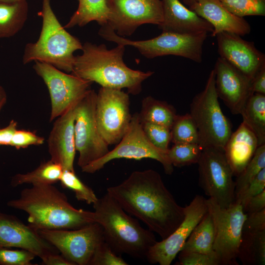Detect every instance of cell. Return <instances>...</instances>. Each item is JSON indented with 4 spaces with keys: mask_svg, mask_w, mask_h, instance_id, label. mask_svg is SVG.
<instances>
[{
    "mask_svg": "<svg viewBox=\"0 0 265 265\" xmlns=\"http://www.w3.org/2000/svg\"><path fill=\"white\" fill-rule=\"evenodd\" d=\"M106 192L162 239L173 233L185 217V207L177 203L160 174L153 169L133 171L121 184L108 187Z\"/></svg>",
    "mask_w": 265,
    "mask_h": 265,
    "instance_id": "6da1fadb",
    "label": "cell"
},
{
    "mask_svg": "<svg viewBox=\"0 0 265 265\" xmlns=\"http://www.w3.org/2000/svg\"><path fill=\"white\" fill-rule=\"evenodd\" d=\"M7 205L26 212L28 224L37 231L77 229L95 223L93 212L74 208L66 195L53 185L26 188Z\"/></svg>",
    "mask_w": 265,
    "mask_h": 265,
    "instance_id": "7a4b0ae2",
    "label": "cell"
},
{
    "mask_svg": "<svg viewBox=\"0 0 265 265\" xmlns=\"http://www.w3.org/2000/svg\"><path fill=\"white\" fill-rule=\"evenodd\" d=\"M125 46L118 45L107 49L106 45L86 42L80 55L75 56L71 74L83 80L95 82L102 87L121 89L129 93H140L142 82L154 72L133 70L124 63Z\"/></svg>",
    "mask_w": 265,
    "mask_h": 265,
    "instance_id": "3957f363",
    "label": "cell"
},
{
    "mask_svg": "<svg viewBox=\"0 0 265 265\" xmlns=\"http://www.w3.org/2000/svg\"><path fill=\"white\" fill-rule=\"evenodd\" d=\"M93 205L94 221L102 227L105 240L113 250L146 258L157 241L153 232L142 227L107 192Z\"/></svg>",
    "mask_w": 265,
    "mask_h": 265,
    "instance_id": "277c9868",
    "label": "cell"
},
{
    "mask_svg": "<svg viewBox=\"0 0 265 265\" xmlns=\"http://www.w3.org/2000/svg\"><path fill=\"white\" fill-rule=\"evenodd\" d=\"M38 15L42 19L40 34L35 42L26 45L23 64L38 61L71 73L75 58L74 53L82 50V44L60 24L52 8L50 0H42V10Z\"/></svg>",
    "mask_w": 265,
    "mask_h": 265,
    "instance_id": "5b68a950",
    "label": "cell"
},
{
    "mask_svg": "<svg viewBox=\"0 0 265 265\" xmlns=\"http://www.w3.org/2000/svg\"><path fill=\"white\" fill-rule=\"evenodd\" d=\"M189 114L197 127L201 148L213 147L224 150L233 132L232 126L218 102L213 69L209 74L204 89L193 98Z\"/></svg>",
    "mask_w": 265,
    "mask_h": 265,
    "instance_id": "8992f818",
    "label": "cell"
},
{
    "mask_svg": "<svg viewBox=\"0 0 265 265\" xmlns=\"http://www.w3.org/2000/svg\"><path fill=\"white\" fill-rule=\"evenodd\" d=\"M98 34L106 40L115 42L118 45L133 47L148 58L174 55L201 63L203 46L208 33L183 34L162 32L159 35L148 40L133 41L118 35L107 25H106L102 26Z\"/></svg>",
    "mask_w": 265,
    "mask_h": 265,
    "instance_id": "52a82bcc",
    "label": "cell"
},
{
    "mask_svg": "<svg viewBox=\"0 0 265 265\" xmlns=\"http://www.w3.org/2000/svg\"><path fill=\"white\" fill-rule=\"evenodd\" d=\"M207 203L214 228L213 250L220 265H238V252L247 214L237 202L228 208L220 207L211 198L207 199Z\"/></svg>",
    "mask_w": 265,
    "mask_h": 265,
    "instance_id": "ba28073f",
    "label": "cell"
},
{
    "mask_svg": "<svg viewBox=\"0 0 265 265\" xmlns=\"http://www.w3.org/2000/svg\"><path fill=\"white\" fill-rule=\"evenodd\" d=\"M148 158L158 161L166 174L173 172V166L166 153L155 147L145 135L138 113L132 116L129 129L116 147L101 158L81 168L83 172L94 173L102 169L115 159H127L140 160Z\"/></svg>",
    "mask_w": 265,
    "mask_h": 265,
    "instance_id": "9c48e42d",
    "label": "cell"
},
{
    "mask_svg": "<svg viewBox=\"0 0 265 265\" xmlns=\"http://www.w3.org/2000/svg\"><path fill=\"white\" fill-rule=\"evenodd\" d=\"M199 185L206 195L221 208L235 202V181L224 150L213 147L202 149L197 163Z\"/></svg>",
    "mask_w": 265,
    "mask_h": 265,
    "instance_id": "30bf717a",
    "label": "cell"
},
{
    "mask_svg": "<svg viewBox=\"0 0 265 265\" xmlns=\"http://www.w3.org/2000/svg\"><path fill=\"white\" fill-rule=\"evenodd\" d=\"M97 93L90 89L75 107L74 132L78 165L81 168L101 158L108 151V145L100 134L96 120Z\"/></svg>",
    "mask_w": 265,
    "mask_h": 265,
    "instance_id": "8fae6325",
    "label": "cell"
},
{
    "mask_svg": "<svg viewBox=\"0 0 265 265\" xmlns=\"http://www.w3.org/2000/svg\"><path fill=\"white\" fill-rule=\"evenodd\" d=\"M33 68L47 86L51 102L50 122L76 104L91 89L93 82L35 61Z\"/></svg>",
    "mask_w": 265,
    "mask_h": 265,
    "instance_id": "7c38bea8",
    "label": "cell"
},
{
    "mask_svg": "<svg viewBox=\"0 0 265 265\" xmlns=\"http://www.w3.org/2000/svg\"><path fill=\"white\" fill-rule=\"evenodd\" d=\"M95 116L103 138L108 145L117 144L132 119L128 94L121 89L101 87L97 93Z\"/></svg>",
    "mask_w": 265,
    "mask_h": 265,
    "instance_id": "4fadbf2b",
    "label": "cell"
},
{
    "mask_svg": "<svg viewBox=\"0 0 265 265\" xmlns=\"http://www.w3.org/2000/svg\"><path fill=\"white\" fill-rule=\"evenodd\" d=\"M37 231L74 265H89L96 248L105 241L102 228L97 223L77 229Z\"/></svg>",
    "mask_w": 265,
    "mask_h": 265,
    "instance_id": "5bb4252c",
    "label": "cell"
},
{
    "mask_svg": "<svg viewBox=\"0 0 265 265\" xmlns=\"http://www.w3.org/2000/svg\"><path fill=\"white\" fill-rule=\"evenodd\" d=\"M107 25L118 35L129 36L140 26H159L163 20L160 0H107Z\"/></svg>",
    "mask_w": 265,
    "mask_h": 265,
    "instance_id": "9a60e30c",
    "label": "cell"
},
{
    "mask_svg": "<svg viewBox=\"0 0 265 265\" xmlns=\"http://www.w3.org/2000/svg\"><path fill=\"white\" fill-rule=\"evenodd\" d=\"M207 212V199L196 195L185 207V217L178 228L167 238L157 241L150 248L146 257L147 261L153 264L170 265Z\"/></svg>",
    "mask_w": 265,
    "mask_h": 265,
    "instance_id": "2e32d148",
    "label": "cell"
},
{
    "mask_svg": "<svg viewBox=\"0 0 265 265\" xmlns=\"http://www.w3.org/2000/svg\"><path fill=\"white\" fill-rule=\"evenodd\" d=\"M220 57L248 78L251 81L265 65V55L259 51L253 42L243 39L233 33L216 34Z\"/></svg>",
    "mask_w": 265,
    "mask_h": 265,
    "instance_id": "e0dca14e",
    "label": "cell"
},
{
    "mask_svg": "<svg viewBox=\"0 0 265 265\" xmlns=\"http://www.w3.org/2000/svg\"><path fill=\"white\" fill-rule=\"evenodd\" d=\"M215 84L220 98L233 114H241L245 104L253 94L251 80L219 57L213 69Z\"/></svg>",
    "mask_w": 265,
    "mask_h": 265,
    "instance_id": "ac0fdd59",
    "label": "cell"
},
{
    "mask_svg": "<svg viewBox=\"0 0 265 265\" xmlns=\"http://www.w3.org/2000/svg\"><path fill=\"white\" fill-rule=\"evenodd\" d=\"M0 247L28 250L43 259L56 249L28 224L18 218L0 212ZM57 250V249H56Z\"/></svg>",
    "mask_w": 265,
    "mask_h": 265,
    "instance_id": "d6986e66",
    "label": "cell"
},
{
    "mask_svg": "<svg viewBox=\"0 0 265 265\" xmlns=\"http://www.w3.org/2000/svg\"><path fill=\"white\" fill-rule=\"evenodd\" d=\"M76 105L57 118L47 140L51 159L59 164L63 170L72 171H75L77 151L74 132Z\"/></svg>",
    "mask_w": 265,
    "mask_h": 265,
    "instance_id": "ffe728a7",
    "label": "cell"
},
{
    "mask_svg": "<svg viewBox=\"0 0 265 265\" xmlns=\"http://www.w3.org/2000/svg\"><path fill=\"white\" fill-rule=\"evenodd\" d=\"M163 20L158 26L162 32L191 34L211 32L212 25L187 8L179 0H162Z\"/></svg>",
    "mask_w": 265,
    "mask_h": 265,
    "instance_id": "44dd1931",
    "label": "cell"
},
{
    "mask_svg": "<svg viewBox=\"0 0 265 265\" xmlns=\"http://www.w3.org/2000/svg\"><path fill=\"white\" fill-rule=\"evenodd\" d=\"M189 9L212 25L213 37L223 31L240 36L248 34L251 31L249 23L243 18L230 12L219 0H196Z\"/></svg>",
    "mask_w": 265,
    "mask_h": 265,
    "instance_id": "7402d4cb",
    "label": "cell"
},
{
    "mask_svg": "<svg viewBox=\"0 0 265 265\" xmlns=\"http://www.w3.org/2000/svg\"><path fill=\"white\" fill-rule=\"evenodd\" d=\"M259 146L257 137L243 122L232 132L227 141L224 152L234 176L241 173Z\"/></svg>",
    "mask_w": 265,
    "mask_h": 265,
    "instance_id": "603a6c76",
    "label": "cell"
},
{
    "mask_svg": "<svg viewBox=\"0 0 265 265\" xmlns=\"http://www.w3.org/2000/svg\"><path fill=\"white\" fill-rule=\"evenodd\" d=\"M78 7L70 17L65 28L83 26L92 21L101 26L107 23L108 9L107 0H78Z\"/></svg>",
    "mask_w": 265,
    "mask_h": 265,
    "instance_id": "cb8c5ba5",
    "label": "cell"
},
{
    "mask_svg": "<svg viewBox=\"0 0 265 265\" xmlns=\"http://www.w3.org/2000/svg\"><path fill=\"white\" fill-rule=\"evenodd\" d=\"M26 0L0 3V38H9L18 33L27 19Z\"/></svg>",
    "mask_w": 265,
    "mask_h": 265,
    "instance_id": "d4e9b609",
    "label": "cell"
},
{
    "mask_svg": "<svg viewBox=\"0 0 265 265\" xmlns=\"http://www.w3.org/2000/svg\"><path fill=\"white\" fill-rule=\"evenodd\" d=\"M243 121L257 138L259 145L265 144V95L253 93L241 111Z\"/></svg>",
    "mask_w": 265,
    "mask_h": 265,
    "instance_id": "484cf974",
    "label": "cell"
},
{
    "mask_svg": "<svg viewBox=\"0 0 265 265\" xmlns=\"http://www.w3.org/2000/svg\"><path fill=\"white\" fill-rule=\"evenodd\" d=\"M214 240L213 222L208 211L194 228L180 251L211 253L213 251Z\"/></svg>",
    "mask_w": 265,
    "mask_h": 265,
    "instance_id": "4316f807",
    "label": "cell"
},
{
    "mask_svg": "<svg viewBox=\"0 0 265 265\" xmlns=\"http://www.w3.org/2000/svg\"><path fill=\"white\" fill-rule=\"evenodd\" d=\"M63 169L51 159L44 161L34 170L25 174L18 173L11 179V185L17 186L24 184L32 186L53 185L59 181Z\"/></svg>",
    "mask_w": 265,
    "mask_h": 265,
    "instance_id": "83f0119b",
    "label": "cell"
},
{
    "mask_svg": "<svg viewBox=\"0 0 265 265\" xmlns=\"http://www.w3.org/2000/svg\"><path fill=\"white\" fill-rule=\"evenodd\" d=\"M139 114L140 121L165 126L171 130L177 116L174 107L151 96L143 99Z\"/></svg>",
    "mask_w": 265,
    "mask_h": 265,
    "instance_id": "f1b7e54d",
    "label": "cell"
},
{
    "mask_svg": "<svg viewBox=\"0 0 265 265\" xmlns=\"http://www.w3.org/2000/svg\"><path fill=\"white\" fill-rule=\"evenodd\" d=\"M238 258L244 265H265V230L242 233Z\"/></svg>",
    "mask_w": 265,
    "mask_h": 265,
    "instance_id": "f546056e",
    "label": "cell"
},
{
    "mask_svg": "<svg viewBox=\"0 0 265 265\" xmlns=\"http://www.w3.org/2000/svg\"><path fill=\"white\" fill-rule=\"evenodd\" d=\"M171 141L175 144H199V134L196 124L189 113L177 115L171 129Z\"/></svg>",
    "mask_w": 265,
    "mask_h": 265,
    "instance_id": "4dcf8cb0",
    "label": "cell"
},
{
    "mask_svg": "<svg viewBox=\"0 0 265 265\" xmlns=\"http://www.w3.org/2000/svg\"><path fill=\"white\" fill-rule=\"evenodd\" d=\"M264 168H265V144L258 147L250 162L237 177L235 181L236 198L246 188Z\"/></svg>",
    "mask_w": 265,
    "mask_h": 265,
    "instance_id": "1f68e13d",
    "label": "cell"
},
{
    "mask_svg": "<svg viewBox=\"0 0 265 265\" xmlns=\"http://www.w3.org/2000/svg\"><path fill=\"white\" fill-rule=\"evenodd\" d=\"M202 150L198 144H175L166 155L173 166L181 167L197 163Z\"/></svg>",
    "mask_w": 265,
    "mask_h": 265,
    "instance_id": "d6a6232c",
    "label": "cell"
},
{
    "mask_svg": "<svg viewBox=\"0 0 265 265\" xmlns=\"http://www.w3.org/2000/svg\"><path fill=\"white\" fill-rule=\"evenodd\" d=\"M59 181L63 187L71 189L74 192L79 201L90 205L94 204L98 199L93 189L82 182L75 171L63 170Z\"/></svg>",
    "mask_w": 265,
    "mask_h": 265,
    "instance_id": "836d02e7",
    "label": "cell"
},
{
    "mask_svg": "<svg viewBox=\"0 0 265 265\" xmlns=\"http://www.w3.org/2000/svg\"><path fill=\"white\" fill-rule=\"evenodd\" d=\"M219 0L227 10L239 17L265 15V0Z\"/></svg>",
    "mask_w": 265,
    "mask_h": 265,
    "instance_id": "e575fe53",
    "label": "cell"
},
{
    "mask_svg": "<svg viewBox=\"0 0 265 265\" xmlns=\"http://www.w3.org/2000/svg\"><path fill=\"white\" fill-rule=\"evenodd\" d=\"M142 125L145 135L152 145L166 153L171 140V130L165 126L149 122H142Z\"/></svg>",
    "mask_w": 265,
    "mask_h": 265,
    "instance_id": "d590c367",
    "label": "cell"
},
{
    "mask_svg": "<svg viewBox=\"0 0 265 265\" xmlns=\"http://www.w3.org/2000/svg\"><path fill=\"white\" fill-rule=\"evenodd\" d=\"M36 256L23 249L0 247V265H32L31 261Z\"/></svg>",
    "mask_w": 265,
    "mask_h": 265,
    "instance_id": "8d00e7d4",
    "label": "cell"
},
{
    "mask_svg": "<svg viewBox=\"0 0 265 265\" xmlns=\"http://www.w3.org/2000/svg\"><path fill=\"white\" fill-rule=\"evenodd\" d=\"M105 241L96 248L89 265H128Z\"/></svg>",
    "mask_w": 265,
    "mask_h": 265,
    "instance_id": "74e56055",
    "label": "cell"
},
{
    "mask_svg": "<svg viewBox=\"0 0 265 265\" xmlns=\"http://www.w3.org/2000/svg\"><path fill=\"white\" fill-rule=\"evenodd\" d=\"M179 253V261L176 265H220L219 258L214 251L209 253L180 251Z\"/></svg>",
    "mask_w": 265,
    "mask_h": 265,
    "instance_id": "f35d334b",
    "label": "cell"
},
{
    "mask_svg": "<svg viewBox=\"0 0 265 265\" xmlns=\"http://www.w3.org/2000/svg\"><path fill=\"white\" fill-rule=\"evenodd\" d=\"M43 137L34 132L26 130H17L14 133L10 146L16 149H24L31 145H41L44 142Z\"/></svg>",
    "mask_w": 265,
    "mask_h": 265,
    "instance_id": "ab89813d",
    "label": "cell"
},
{
    "mask_svg": "<svg viewBox=\"0 0 265 265\" xmlns=\"http://www.w3.org/2000/svg\"><path fill=\"white\" fill-rule=\"evenodd\" d=\"M265 189V168H263L246 188L236 198L235 202L241 204L243 208L252 197Z\"/></svg>",
    "mask_w": 265,
    "mask_h": 265,
    "instance_id": "60d3db41",
    "label": "cell"
},
{
    "mask_svg": "<svg viewBox=\"0 0 265 265\" xmlns=\"http://www.w3.org/2000/svg\"><path fill=\"white\" fill-rule=\"evenodd\" d=\"M265 230V209L247 215L242 233H255Z\"/></svg>",
    "mask_w": 265,
    "mask_h": 265,
    "instance_id": "b9f144b4",
    "label": "cell"
},
{
    "mask_svg": "<svg viewBox=\"0 0 265 265\" xmlns=\"http://www.w3.org/2000/svg\"><path fill=\"white\" fill-rule=\"evenodd\" d=\"M265 209V189L251 198L243 208L247 215Z\"/></svg>",
    "mask_w": 265,
    "mask_h": 265,
    "instance_id": "7bdbcfd3",
    "label": "cell"
},
{
    "mask_svg": "<svg viewBox=\"0 0 265 265\" xmlns=\"http://www.w3.org/2000/svg\"><path fill=\"white\" fill-rule=\"evenodd\" d=\"M17 129V122L14 120H11L6 127L0 128V145L10 146L12 136Z\"/></svg>",
    "mask_w": 265,
    "mask_h": 265,
    "instance_id": "ee69618b",
    "label": "cell"
},
{
    "mask_svg": "<svg viewBox=\"0 0 265 265\" xmlns=\"http://www.w3.org/2000/svg\"><path fill=\"white\" fill-rule=\"evenodd\" d=\"M251 91L253 93L265 95V65L260 70L252 80Z\"/></svg>",
    "mask_w": 265,
    "mask_h": 265,
    "instance_id": "f6af8a7d",
    "label": "cell"
},
{
    "mask_svg": "<svg viewBox=\"0 0 265 265\" xmlns=\"http://www.w3.org/2000/svg\"><path fill=\"white\" fill-rule=\"evenodd\" d=\"M41 260L42 265H74L61 254L59 255L57 252L50 253Z\"/></svg>",
    "mask_w": 265,
    "mask_h": 265,
    "instance_id": "bcb514c9",
    "label": "cell"
},
{
    "mask_svg": "<svg viewBox=\"0 0 265 265\" xmlns=\"http://www.w3.org/2000/svg\"><path fill=\"white\" fill-rule=\"evenodd\" d=\"M7 95L4 89L0 85V111L6 103Z\"/></svg>",
    "mask_w": 265,
    "mask_h": 265,
    "instance_id": "7dc6e473",
    "label": "cell"
},
{
    "mask_svg": "<svg viewBox=\"0 0 265 265\" xmlns=\"http://www.w3.org/2000/svg\"><path fill=\"white\" fill-rule=\"evenodd\" d=\"M196 0H183L184 3L189 6V8L195 3Z\"/></svg>",
    "mask_w": 265,
    "mask_h": 265,
    "instance_id": "c3c4849f",
    "label": "cell"
},
{
    "mask_svg": "<svg viewBox=\"0 0 265 265\" xmlns=\"http://www.w3.org/2000/svg\"><path fill=\"white\" fill-rule=\"evenodd\" d=\"M26 0H0V2H3V3H12V2H16L18 1H24Z\"/></svg>",
    "mask_w": 265,
    "mask_h": 265,
    "instance_id": "681fc988",
    "label": "cell"
}]
</instances>
